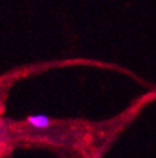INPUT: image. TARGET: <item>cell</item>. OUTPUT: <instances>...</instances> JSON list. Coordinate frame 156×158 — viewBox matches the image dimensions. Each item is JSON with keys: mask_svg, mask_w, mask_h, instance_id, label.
<instances>
[{"mask_svg": "<svg viewBox=\"0 0 156 158\" xmlns=\"http://www.w3.org/2000/svg\"><path fill=\"white\" fill-rule=\"evenodd\" d=\"M27 121L31 126H33L36 129H46L49 127L51 120L46 114H32L27 117Z\"/></svg>", "mask_w": 156, "mask_h": 158, "instance_id": "obj_1", "label": "cell"}]
</instances>
